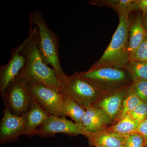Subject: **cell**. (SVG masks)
Instances as JSON below:
<instances>
[{
    "mask_svg": "<svg viewBox=\"0 0 147 147\" xmlns=\"http://www.w3.org/2000/svg\"><path fill=\"white\" fill-rule=\"evenodd\" d=\"M129 13L119 15V23L110 44L98 61L89 70L106 66L125 68L130 61L128 51L130 22Z\"/></svg>",
    "mask_w": 147,
    "mask_h": 147,
    "instance_id": "2",
    "label": "cell"
},
{
    "mask_svg": "<svg viewBox=\"0 0 147 147\" xmlns=\"http://www.w3.org/2000/svg\"><path fill=\"white\" fill-rule=\"evenodd\" d=\"M30 26L35 25L38 32V47L42 61L50 65L57 74L58 79L66 75L61 67L59 56V39L57 35L47 26L42 13L38 10L29 15Z\"/></svg>",
    "mask_w": 147,
    "mask_h": 147,
    "instance_id": "3",
    "label": "cell"
},
{
    "mask_svg": "<svg viewBox=\"0 0 147 147\" xmlns=\"http://www.w3.org/2000/svg\"><path fill=\"white\" fill-rule=\"evenodd\" d=\"M25 133V124L22 116H16L5 108L0 123L1 144L15 142Z\"/></svg>",
    "mask_w": 147,
    "mask_h": 147,
    "instance_id": "11",
    "label": "cell"
},
{
    "mask_svg": "<svg viewBox=\"0 0 147 147\" xmlns=\"http://www.w3.org/2000/svg\"><path fill=\"white\" fill-rule=\"evenodd\" d=\"M22 43L20 53L26 57V62L16 77L27 84L38 83L60 92V84L57 74L44 63L40 53L36 26L30 28L28 37Z\"/></svg>",
    "mask_w": 147,
    "mask_h": 147,
    "instance_id": "1",
    "label": "cell"
},
{
    "mask_svg": "<svg viewBox=\"0 0 147 147\" xmlns=\"http://www.w3.org/2000/svg\"><path fill=\"white\" fill-rule=\"evenodd\" d=\"M138 123L147 118V102L142 101L131 113L129 114Z\"/></svg>",
    "mask_w": 147,
    "mask_h": 147,
    "instance_id": "23",
    "label": "cell"
},
{
    "mask_svg": "<svg viewBox=\"0 0 147 147\" xmlns=\"http://www.w3.org/2000/svg\"><path fill=\"white\" fill-rule=\"evenodd\" d=\"M111 123L113 122L102 110L94 107L86 109L82 119V124L90 135L106 130Z\"/></svg>",
    "mask_w": 147,
    "mask_h": 147,
    "instance_id": "13",
    "label": "cell"
},
{
    "mask_svg": "<svg viewBox=\"0 0 147 147\" xmlns=\"http://www.w3.org/2000/svg\"><path fill=\"white\" fill-rule=\"evenodd\" d=\"M125 69L130 74L133 82L147 81V62L131 60Z\"/></svg>",
    "mask_w": 147,
    "mask_h": 147,
    "instance_id": "19",
    "label": "cell"
},
{
    "mask_svg": "<svg viewBox=\"0 0 147 147\" xmlns=\"http://www.w3.org/2000/svg\"><path fill=\"white\" fill-rule=\"evenodd\" d=\"M32 98L27 83L16 77L8 85L2 99L6 109L21 117L29 108Z\"/></svg>",
    "mask_w": 147,
    "mask_h": 147,
    "instance_id": "6",
    "label": "cell"
},
{
    "mask_svg": "<svg viewBox=\"0 0 147 147\" xmlns=\"http://www.w3.org/2000/svg\"><path fill=\"white\" fill-rule=\"evenodd\" d=\"M50 115L33 98L29 108L21 116L25 124V135L29 137L35 136L37 129Z\"/></svg>",
    "mask_w": 147,
    "mask_h": 147,
    "instance_id": "12",
    "label": "cell"
},
{
    "mask_svg": "<svg viewBox=\"0 0 147 147\" xmlns=\"http://www.w3.org/2000/svg\"><path fill=\"white\" fill-rule=\"evenodd\" d=\"M76 73L102 92L130 86L133 84L131 76L125 68L106 66Z\"/></svg>",
    "mask_w": 147,
    "mask_h": 147,
    "instance_id": "4",
    "label": "cell"
},
{
    "mask_svg": "<svg viewBox=\"0 0 147 147\" xmlns=\"http://www.w3.org/2000/svg\"><path fill=\"white\" fill-rule=\"evenodd\" d=\"M139 124L130 115H127L106 130L125 137L137 132Z\"/></svg>",
    "mask_w": 147,
    "mask_h": 147,
    "instance_id": "17",
    "label": "cell"
},
{
    "mask_svg": "<svg viewBox=\"0 0 147 147\" xmlns=\"http://www.w3.org/2000/svg\"><path fill=\"white\" fill-rule=\"evenodd\" d=\"M63 112L65 116H68L75 123L82 124V119L86 110L74 100L63 96Z\"/></svg>",
    "mask_w": 147,
    "mask_h": 147,
    "instance_id": "18",
    "label": "cell"
},
{
    "mask_svg": "<svg viewBox=\"0 0 147 147\" xmlns=\"http://www.w3.org/2000/svg\"><path fill=\"white\" fill-rule=\"evenodd\" d=\"M123 147H124L123 146Z\"/></svg>",
    "mask_w": 147,
    "mask_h": 147,
    "instance_id": "29",
    "label": "cell"
},
{
    "mask_svg": "<svg viewBox=\"0 0 147 147\" xmlns=\"http://www.w3.org/2000/svg\"><path fill=\"white\" fill-rule=\"evenodd\" d=\"M145 139L137 132L125 136L123 142L124 147H144Z\"/></svg>",
    "mask_w": 147,
    "mask_h": 147,
    "instance_id": "21",
    "label": "cell"
},
{
    "mask_svg": "<svg viewBox=\"0 0 147 147\" xmlns=\"http://www.w3.org/2000/svg\"><path fill=\"white\" fill-rule=\"evenodd\" d=\"M135 10L142 11L143 18L147 12V0H134Z\"/></svg>",
    "mask_w": 147,
    "mask_h": 147,
    "instance_id": "25",
    "label": "cell"
},
{
    "mask_svg": "<svg viewBox=\"0 0 147 147\" xmlns=\"http://www.w3.org/2000/svg\"><path fill=\"white\" fill-rule=\"evenodd\" d=\"M89 144L95 147H123L124 136L107 130L90 134Z\"/></svg>",
    "mask_w": 147,
    "mask_h": 147,
    "instance_id": "15",
    "label": "cell"
},
{
    "mask_svg": "<svg viewBox=\"0 0 147 147\" xmlns=\"http://www.w3.org/2000/svg\"><path fill=\"white\" fill-rule=\"evenodd\" d=\"M59 133L70 136L82 135L87 137L90 135L82 124L73 122L67 119L65 116L50 115L37 129L35 136L51 137Z\"/></svg>",
    "mask_w": 147,
    "mask_h": 147,
    "instance_id": "7",
    "label": "cell"
},
{
    "mask_svg": "<svg viewBox=\"0 0 147 147\" xmlns=\"http://www.w3.org/2000/svg\"><path fill=\"white\" fill-rule=\"evenodd\" d=\"M137 133L142 136L145 140L147 139V118L140 122L137 128Z\"/></svg>",
    "mask_w": 147,
    "mask_h": 147,
    "instance_id": "26",
    "label": "cell"
},
{
    "mask_svg": "<svg viewBox=\"0 0 147 147\" xmlns=\"http://www.w3.org/2000/svg\"><path fill=\"white\" fill-rule=\"evenodd\" d=\"M131 85L104 92L93 107L102 110L113 122H117L125 98Z\"/></svg>",
    "mask_w": 147,
    "mask_h": 147,
    "instance_id": "9",
    "label": "cell"
},
{
    "mask_svg": "<svg viewBox=\"0 0 147 147\" xmlns=\"http://www.w3.org/2000/svg\"><path fill=\"white\" fill-rule=\"evenodd\" d=\"M32 96L50 115L63 117L62 106L64 96L60 92L38 83L27 84Z\"/></svg>",
    "mask_w": 147,
    "mask_h": 147,
    "instance_id": "8",
    "label": "cell"
},
{
    "mask_svg": "<svg viewBox=\"0 0 147 147\" xmlns=\"http://www.w3.org/2000/svg\"><path fill=\"white\" fill-rule=\"evenodd\" d=\"M130 88L142 101L147 102V81L133 82Z\"/></svg>",
    "mask_w": 147,
    "mask_h": 147,
    "instance_id": "22",
    "label": "cell"
},
{
    "mask_svg": "<svg viewBox=\"0 0 147 147\" xmlns=\"http://www.w3.org/2000/svg\"><path fill=\"white\" fill-rule=\"evenodd\" d=\"M60 92L74 100L84 109L93 107L102 93L96 87L75 73L59 79Z\"/></svg>",
    "mask_w": 147,
    "mask_h": 147,
    "instance_id": "5",
    "label": "cell"
},
{
    "mask_svg": "<svg viewBox=\"0 0 147 147\" xmlns=\"http://www.w3.org/2000/svg\"><path fill=\"white\" fill-rule=\"evenodd\" d=\"M92 5L98 7H108L113 9L119 15L130 14L135 11L134 0H92L89 1Z\"/></svg>",
    "mask_w": 147,
    "mask_h": 147,
    "instance_id": "16",
    "label": "cell"
},
{
    "mask_svg": "<svg viewBox=\"0 0 147 147\" xmlns=\"http://www.w3.org/2000/svg\"><path fill=\"white\" fill-rule=\"evenodd\" d=\"M23 43L13 48L11 52L10 60L5 65L0 67V94L3 98L6 90L10 83L13 82L24 67L26 57L21 54Z\"/></svg>",
    "mask_w": 147,
    "mask_h": 147,
    "instance_id": "10",
    "label": "cell"
},
{
    "mask_svg": "<svg viewBox=\"0 0 147 147\" xmlns=\"http://www.w3.org/2000/svg\"><path fill=\"white\" fill-rule=\"evenodd\" d=\"M142 102L140 98L130 88L128 94L124 100L121 111L118 121L127 115L131 113Z\"/></svg>",
    "mask_w": 147,
    "mask_h": 147,
    "instance_id": "20",
    "label": "cell"
},
{
    "mask_svg": "<svg viewBox=\"0 0 147 147\" xmlns=\"http://www.w3.org/2000/svg\"><path fill=\"white\" fill-rule=\"evenodd\" d=\"M132 60L147 62V36L137 48Z\"/></svg>",
    "mask_w": 147,
    "mask_h": 147,
    "instance_id": "24",
    "label": "cell"
},
{
    "mask_svg": "<svg viewBox=\"0 0 147 147\" xmlns=\"http://www.w3.org/2000/svg\"><path fill=\"white\" fill-rule=\"evenodd\" d=\"M147 36V30L139 14L130 24L129 32L128 51L130 61L133 60L136 50Z\"/></svg>",
    "mask_w": 147,
    "mask_h": 147,
    "instance_id": "14",
    "label": "cell"
},
{
    "mask_svg": "<svg viewBox=\"0 0 147 147\" xmlns=\"http://www.w3.org/2000/svg\"><path fill=\"white\" fill-rule=\"evenodd\" d=\"M143 18H144L143 23H144V26L145 28H146L147 30V12L145 15L144 17Z\"/></svg>",
    "mask_w": 147,
    "mask_h": 147,
    "instance_id": "27",
    "label": "cell"
},
{
    "mask_svg": "<svg viewBox=\"0 0 147 147\" xmlns=\"http://www.w3.org/2000/svg\"><path fill=\"white\" fill-rule=\"evenodd\" d=\"M144 147H147V139L145 141L144 146Z\"/></svg>",
    "mask_w": 147,
    "mask_h": 147,
    "instance_id": "28",
    "label": "cell"
}]
</instances>
